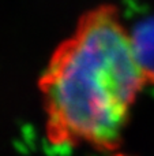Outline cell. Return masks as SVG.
<instances>
[{"label":"cell","instance_id":"1","mask_svg":"<svg viewBox=\"0 0 154 156\" xmlns=\"http://www.w3.org/2000/svg\"><path fill=\"white\" fill-rule=\"evenodd\" d=\"M146 81L131 33L116 11L95 10L49 69L46 97L52 122L68 137L113 144Z\"/></svg>","mask_w":154,"mask_h":156},{"label":"cell","instance_id":"2","mask_svg":"<svg viewBox=\"0 0 154 156\" xmlns=\"http://www.w3.org/2000/svg\"><path fill=\"white\" fill-rule=\"evenodd\" d=\"M131 38L146 78L154 81V18L136 25L131 32Z\"/></svg>","mask_w":154,"mask_h":156}]
</instances>
